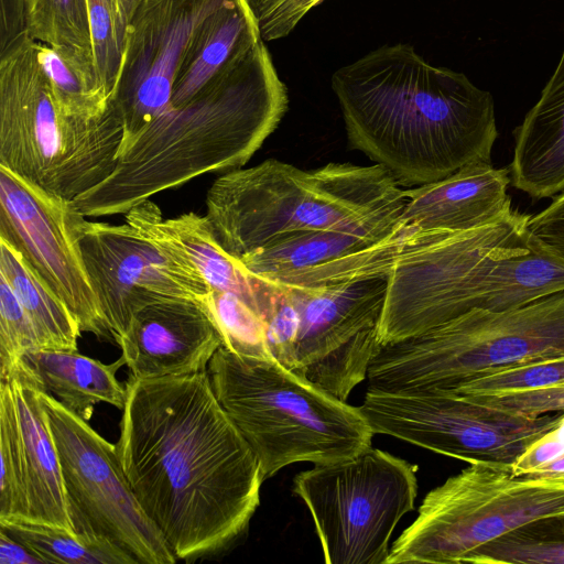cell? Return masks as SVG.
Listing matches in <instances>:
<instances>
[{
  "label": "cell",
  "instance_id": "obj_1",
  "mask_svg": "<svg viewBox=\"0 0 564 564\" xmlns=\"http://www.w3.org/2000/svg\"><path fill=\"white\" fill-rule=\"evenodd\" d=\"M116 452L139 503L176 560L232 545L260 505L258 458L207 370L126 382Z\"/></svg>",
  "mask_w": 564,
  "mask_h": 564
},
{
  "label": "cell",
  "instance_id": "obj_2",
  "mask_svg": "<svg viewBox=\"0 0 564 564\" xmlns=\"http://www.w3.org/2000/svg\"><path fill=\"white\" fill-rule=\"evenodd\" d=\"M350 149L401 187L490 163L498 137L492 96L466 75L426 62L410 44L384 45L332 76Z\"/></svg>",
  "mask_w": 564,
  "mask_h": 564
},
{
  "label": "cell",
  "instance_id": "obj_3",
  "mask_svg": "<svg viewBox=\"0 0 564 564\" xmlns=\"http://www.w3.org/2000/svg\"><path fill=\"white\" fill-rule=\"evenodd\" d=\"M288 107V88L263 43L189 100L156 117L119 156L112 174L73 206L85 217L126 214L199 175L240 169Z\"/></svg>",
  "mask_w": 564,
  "mask_h": 564
},
{
  "label": "cell",
  "instance_id": "obj_4",
  "mask_svg": "<svg viewBox=\"0 0 564 564\" xmlns=\"http://www.w3.org/2000/svg\"><path fill=\"white\" fill-rule=\"evenodd\" d=\"M403 191L379 164L301 170L268 159L219 176L207 192L205 216L217 242L240 260L302 231L398 230L406 204Z\"/></svg>",
  "mask_w": 564,
  "mask_h": 564
},
{
  "label": "cell",
  "instance_id": "obj_5",
  "mask_svg": "<svg viewBox=\"0 0 564 564\" xmlns=\"http://www.w3.org/2000/svg\"><path fill=\"white\" fill-rule=\"evenodd\" d=\"M207 372L224 410L256 454L263 480L294 463L328 464L371 446L375 435L352 406L274 358L221 346Z\"/></svg>",
  "mask_w": 564,
  "mask_h": 564
},
{
  "label": "cell",
  "instance_id": "obj_6",
  "mask_svg": "<svg viewBox=\"0 0 564 564\" xmlns=\"http://www.w3.org/2000/svg\"><path fill=\"white\" fill-rule=\"evenodd\" d=\"M123 124L115 106L84 112L54 97L29 35L0 54V166L74 200L115 171Z\"/></svg>",
  "mask_w": 564,
  "mask_h": 564
},
{
  "label": "cell",
  "instance_id": "obj_7",
  "mask_svg": "<svg viewBox=\"0 0 564 564\" xmlns=\"http://www.w3.org/2000/svg\"><path fill=\"white\" fill-rule=\"evenodd\" d=\"M564 357V291L522 306L473 310L382 346L368 371L384 391H451L479 376Z\"/></svg>",
  "mask_w": 564,
  "mask_h": 564
},
{
  "label": "cell",
  "instance_id": "obj_8",
  "mask_svg": "<svg viewBox=\"0 0 564 564\" xmlns=\"http://www.w3.org/2000/svg\"><path fill=\"white\" fill-rule=\"evenodd\" d=\"M564 517V478L516 475L477 462L429 491L387 564L470 563L487 544L530 524Z\"/></svg>",
  "mask_w": 564,
  "mask_h": 564
},
{
  "label": "cell",
  "instance_id": "obj_9",
  "mask_svg": "<svg viewBox=\"0 0 564 564\" xmlns=\"http://www.w3.org/2000/svg\"><path fill=\"white\" fill-rule=\"evenodd\" d=\"M293 492L306 505L327 564H387L391 535L413 510L416 466L379 448L299 473Z\"/></svg>",
  "mask_w": 564,
  "mask_h": 564
},
{
  "label": "cell",
  "instance_id": "obj_10",
  "mask_svg": "<svg viewBox=\"0 0 564 564\" xmlns=\"http://www.w3.org/2000/svg\"><path fill=\"white\" fill-rule=\"evenodd\" d=\"M57 448L74 532L126 564H173L166 540L139 503L119 464L116 445L89 421L40 390Z\"/></svg>",
  "mask_w": 564,
  "mask_h": 564
},
{
  "label": "cell",
  "instance_id": "obj_11",
  "mask_svg": "<svg viewBox=\"0 0 564 564\" xmlns=\"http://www.w3.org/2000/svg\"><path fill=\"white\" fill-rule=\"evenodd\" d=\"M375 434H386L464 462L512 465L564 424L563 414L519 415L444 390L368 387L359 406Z\"/></svg>",
  "mask_w": 564,
  "mask_h": 564
},
{
  "label": "cell",
  "instance_id": "obj_12",
  "mask_svg": "<svg viewBox=\"0 0 564 564\" xmlns=\"http://www.w3.org/2000/svg\"><path fill=\"white\" fill-rule=\"evenodd\" d=\"M529 217L512 209L498 221L471 230H408L387 275L378 327L381 347L448 322L475 269L495 251L525 237Z\"/></svg>",
  "mask_w": 564,
  "mask_h": 564
},
{
  "label": "cell",
  "instance_id": "obj_13",
  "mask_svg": "<svg viewBox=\"0 0 564 564\" xmlns=\"http://www.w3.org/2000/svg\"><path fill=\"white\" fill-rule=\"evenodd\" d=\"M283 288L301 319L294 371L346 401L367 378L381 348L378 327L387 275L317 288Z\"/></svg>",
  "mask_w": 564,
  "mask_h": 564
},
{
  "label": "cell",
  "instance_id": "obj_14",
  "mask_svg": "<svg viewBox=\"0 0 564 564\" xmlns=\"http://www.w3.org/2000/svg\"><path fill=\"white\" fill-rule=\"evenodd\" d=\"M80 217L72 200L0 166V240L14 248L65 304L80 332L108 338L111 334L78 243Z\"/></svg>",
  "mask_w": 564,
  "mask_h": 564
},
{
  "label": "cell",
  "instance_id": "obj_15",
  "mask_svg": "<svg viewBox=\"0 0 564 564\" xmlns=\"http://www.w3.org/2000/svg\"><path fill=\"white\" fill-rule=\"evenodd\" d=\"M40 390L18 367L0 380V521H29L75 533Z\"/></svg>",
  "mask_w": 564,
  "mask_h": 564
},
{
  "label": "cell",
  "instance_id": "obj_16",
  "mask_svg": "<svg viewBox=\"0 0 564 564\" xmlns=\"http://www.w3.org/2000/svg\"><path fill=\"white\" fill-rule=\"evenodd\" d=\"M78 243L89 282L117 343L137 311L162 297L203 302L212 291L198 275L124 223L78 221Z\"/></svg>",
  "mask_w": 564,
  "mask_h": 564
},
{
  "label": "cell",
  "instance_id": "obj_17",
  "mask_svg": "<svg viewBox=\"0 0 564 564\" xmlns=\"http://www.w3.org/2000/svg\"><path fill=\"white\" fill-rule=\"evenodd\" d=\"M219 0H142L129 24L111 101L123 124L119 156L171 104L189 41ZM119 159V158H118Z\"/></svg>",
  "mask_w": 564,
  "mask_h": 564
},
{
  "label": "cell",
  "instance_id": "obj_18",
  "mask_svg": "<svg viewBox=\"0 0 564 564\" xmlns=\"http://www.w3.org/2000/svg\"><path fill=\"white\" fill-rule=\"evenodd\" d=\"M408 235L404 226L382 234L302 231L243 256L253 274L283 286L317 288L388 275Z\"/></svg>",
  "mask_w": 564,
  "mask_h": 564
},
{
  "label": "cell",
  "instance_id": "obj_19",
  "mask_svg": "<svg viewBox=\"0 0 564 564\" xmlns=\"http://www.w3.org/2000/svg\"><path fill=\"white\" fill-rule=\"evenodd\" d=\"M117 344L130 377L152 379L207 370L223 338L203 302L162 297L135 312Z\"/></svg>",
  "mask_w": 564,
  "mask_h": 564
},
{
  "label": "cell",
  "instance_id": "obj_20",
  "mask_svg": "<svg viewBox=\"0 0 564 564\" xmlns=\"http://www.w3.org/2000/svg\"><path fill=\"white\" fill-rule=\"evenodd\" d=\"M126 223L164 249L176 262L200 276L210 290L236 294L259 315L280 284L251 273L217 242L206 216L187 213L163 218L160 207L147 199L124 214Z\"/></svg>",
  "mask_w": 564,
  "mask_h": 564
},
{
  "label": "cell",
  "instance_id": "obj_21",
  "mask_svg": "<svg viewBox=\"0 0 564 564\" xmlns=\"http://www.w3.org/2000/svg\"><path fill=\"white\" fill-rule=\"evenodd\" d=\"M510 181L507 169L479 162L404 189L402 224L414 231H465L496 223L512 210L507 194Z\"/></svg>",
  "mask_w": 564,
  "mask_h": 564
},
{
  "label": "cell",
  "instance_id": "obj_22",
  "mask_svg": "<svg viewBox=\"0 0 564 564\" xmlns=\"http://www.w3.org/2000/svg\"><path fill=\"white\" fill-rule=\"evenodd\" d=\"M264 43L247 0H219L195 30L176 72L170 106H180Z\"/></svg>",
  "mask_w": 564,
  "mask_h": 564
},
{
  "label": "cell",
  "instance_id": "obj_23",
  "mask_svg": "<svg viewBox=\"0 0 564 564\" xmlns=\"http://www.w3.org/2000/svg\"><path fill=\"white\" fill-rule=\"evenodd\" d=\"M514 137L512 185L535 199L564 192V50Z\"/></svg>",
  "mask_w": 564,
  "mask_h": 564
},
{
  "label": "cell",
  "instance_id": "obj_24",
  "mask_svg": "<svg viewBox=\"0 0 564 564\" xmlns=\"http://www.w3.org/2000/svg\"><path fill=\"white\" fill-rule=\"evenodd\" d=\"M124 364L120 357L106 365L76 351L35 349L17 366L45 392L67 409L89 421L95 404L106 402L122 410L127 388L116 373Z\"/></svg>",
  "mask_w": 564,
  "mask_h": 564
},
{
  "label": "cell",
  "instance_id": "obj_25",
  "mask_svg": "<svg viewBox=\"0 0 564 564\" xmlns=\"http://www.w3.org/2000/svg\"><path fill=\"white\" fill-rule=\"evenodd\" d=\"M2 276L30 317L41 349L77 350L80 329L65 304L29 267L21 254L0 240Z\"/></svg>",
  "mask_w": 564,
  "mask_h": 564
},
{
  "label": "cell",
  "instance_id": "obj_26",
  "mask_svg": "<svg viewBox=\"0 0 564 564\" xmlns=\"http://www.w3.org/2000/svg\"><path fill=\"white\" fill-rule=\"evenodd\" d=\"M26 28L37 42L94 57L86 0H26Z\"/></svg>",
  "mask_w": 564,
  "mask_h": 564
},
{
  "label": "cell",
  "instance_id": "obj_27",
  "mask_svg": "<svg viewBox=\"0 0 564 564\" xmlns=\"http://www.w3.org/2000/svg\"><path fill=\"white\" fill-rule=\"evenodd\" d=\"M0 529L23 543L44 564H126L115 552L57 527L29 521H0Z\"/></svg>",
  "mask_w": 564,
  "mask_h": 564
},
{
  "label": "cell",
  "instance_id": "obj_28",
  "mask_svg": "<svg viewBox=\"0 0 564 564\" xmlns=\"http://www.w3.org/2000/svg\"><path fill=\"white\" fill-rule=\"evenodd\" d=\"M142 0H86L96 67L109 95L115 87L129 24Z\"/></svg>",
  "mask_w": 564,
  "mask_h": 564
},
{
  "label": "cell",
  "instance_id": "obj_29",
  "mask_svg": "<svg viewBox=\"0 0 564 564\" xmlns=\"http://www.w3.org/2000/svg\"><path fill=\"white\" fill-rule=\"evenodd\" d=\"M231 352L249 358H272L267 344L265 325L261 316L236 294L212 290L203 301Z\"/></svg>",
  "mask_w": 564,
  "mask_h": 564
},
{
  "label": "cell",
  "instance_id": "obj_30",
  "mask_svg": "<svg viewBox=\"0 0 564 564\" xmlns=\"http://www.w3.org/2000/svg\"><path fill=\"white\" fill-rule=\"evenodd\" d=\"M558 518L516 530L480 549L470 563L564 564V535Z\"/></svg>",
  "mask_w": 564,
  "mask_h": 564
},
{
  "label": "cell",
  "instance_id": "obj_31",
  "mask_svg": "<svg viewBox=\"0 0 564 564\" xmlns=\"http://www.w3.org/2000/svg\"><path fill=\"white\" fill-rule=\"evenodd\" d=\"M558 386H564V357L489 372L464 382L449 392L470 397Z\"/></svg>",
  "mask_w": 564,
  "mask_h": 564
},
{
  "label": "cell",
  "instance_id": "obj_32",
  "mask_svg": "<svg viewBox=\"0 0 564 564\" xmlns=\"http://www.w3.org/2000/svg\"><path fill=\"white\" fill-rule=\"evenodd\" d=\"M40 348L30 317L8 282L0 276V380L14 371L26 352Z\"/></svg>",
  "mask_w": 564,
  "mask_h": 564
},
{
  "label": "cell",
  "instance_id": "obj_33",
  "mask_svg": "<svg viewBox=\"0 0 564 564\" xmlns=\"http://www.w3.org/2000/svg\"><path fill=\"white\" fill-rule=\"evenodd\" d=\"M262 319L271 357L294 371L301 319L296 306L283 286Z\"/></svg>",
  "mask_w": 564,
  "mask_h": 564
},
{
  "label": "cell",
  "instance_id": "obj_34",
  "mask_svg": "<svg viewBox=\"0 0 564 564\" xmlns=\"http://www.w3.org/2000/svg\"><path fill=\"white\" fill-rule=\"evenodd\" d=\"M497 410L527 416L564 411V386L488 395H459Z\"/></svg>",
  "mask_w": 564,
  "mask_h": 564
},
{
  "label": "cell",
  "instance_id": "obj_35",
  "mask_svg": "<svg viewBox=\"0 0 564 564\" xmlns=\"http://www.w3.org/2000/svg\"><path fill=\"white\" fill-rule=\"evenodd\" d=\"M323 0H247L264 41L288 36L304 15Z\"/></svg>",
  "mask_w": 564,
  "mask_h": 564
},
{
  "label": "cell",
  "instance_id": "obj_36",
  "mask_svg": "<svg viewBox=\"0 0 564 564\" xmlns=\"http://www.w3.org/2000/svg\"><path fill=\"white\" fill-rule=\"evenodd\" d=\"M527 229L535 243L564 261V192L545 209L530 216Z\"/></svg>",
  "mask_w": 564,
  "mask_h": 564
},
{
  "label": "cell",
  "instance_id": "obj_37",
  "mask_svg": "<svg viewBox=\"0 0 564 564\" xmlns=\"http://www.w3.org/2000/svg\"><path fill=\"white\" fill-rule=\"evenodd\" d=\"M0 54L28 36L26 0H1Z\"/></svg>",
  "mask_w": 564,
  "mask_h": 564
},
{
  "label": "cell",
  "instance_id": "obj_38",
  "mask_svg": "<svg viewBox=\"0 0 564 564\" xmlns=\"http://www.w3.org/2000/svg\"><path fill=\"white\" fill-rule=\"evenodd\" d=\"M0 564H44L23 543L0 529Z\"/></svg>",
  "mask_w": 564,
  "mask_h": 564
},
{
  "label": "cell",
  "instance_id": "obj_39",
  "mask_svg": "<svg viewBox=\"0 0 564 564\" xmlns=\"http://www.w3.org/2000/svg\"><path fill=\"white\" fill-rule=\"evenodd\" d=\"M556 522H557V525H558L562 534L564 535V517L558 518Z\"/></svg>",
  "mask_w": 564,
  "mask_h": 564
}]
</instances>
